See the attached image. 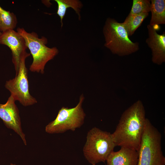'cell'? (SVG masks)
Returning a JSON list of instances; mask_svg holds the SVG:
<instances>
[{
  "label": "cell",
  "instance_id": "cell-1",
  "mask_svg": "<svg viewBox=\"0 0 165 165\" xmlns=\"http://www.w3.org/2000/svg\"><path fill=\"white\" fill-rule=\"evenodd\" d=\"M146 119L143 104L138 100L123 113L112 134L115 146L128 147L138 152Z\"/></svg>",
  "mask_w": 165,
  "mask_h": 165
},
{
  "label": "cell",
  "instance_id": "cell-2",
  "mask_svg": "<svg viewBox=\"0 0 165 165\" xmlns=\"http://www.w3.org/2000/svg\"><path fill=\"white\" fill-rule=\"evenodd\" d=\"M104 46L112 53L120 56L128 55L137 51L139 44L129 38L123 24L111 18L107 19L103 29Z\"/></svg>",
  "mask_w": 165,
  "mask_h": 165
},
{
  "label": "cell",
  "instance_id": "cell-3",
  "mask_svg": "<svg viewBox=\"0 0 165 165\" xmlns=\"http://www.w3.org/2000/svg\"><path fill=\"white\" fill-rule=\"evenodd\" d=\"M161 138V133L146 118L138 151L137 165H165Z\"/></svg>",
  "mask_w": 165,
  "mask_h": 165
},
{
  "label": "cell",
  "instance_id": "cell-4",
  "mask_svg": "<svg viewBox=\"0 0 165 165\" xmlns=\"http://www.w3.org/2000/svg\"><path fill=\"white\" fill-rule=\"evenodd\" d=\"M17 31L24 38L32 57L33 61L29 70L43 74L46 64L58 54V49L56 47H47V39L44 36L39 38L35 32H28L23 28H20L17 29Z\"/></svg>",
  "mask_w": 165,
  "mask_h": 165
},
{
  "label": "cell",
  "instance_id": "cell-5",
  "mask_svg": "<svg viewBox=\"0 0 165 165\" xmlns=\"http://www.w3.org/2000/svg\"><path fill=\"white\" fill-rule=\"evenodd\" d=\"M115 145L112 134L96 127L88 132L83 151L86 159L92 165L104 162Z\"/></svg>",
  "mask_w": 165,
  "mask_h": 165
},
{
  "label": "cell",
  "instance_id": "cell-6",
  "mask_svg": "<svg viewBox=\"0 0 165 165\" xmlns=\"http://www.w3.org/2000/svg\"><path fill=\"white\" fill-rule=\"evenodd\" d=\"M84 97L82 95L75 107L68 108L62 107L53 121L46 126L45 131L49 134L63 133L70 130L75 131L84 123L85 114L82 107Z\"/></svg>",
  "mask_w": 165,
  "mask_h": 165
},
{
  "label": "cell",
  "instance_id": "cell-7",
  "mask_svg": "<svg viewBox=\"0 0 165 165\" xmlns=\"http://www.w3.org/2000/svg\"><path fill=\"white\" fill-rule=\"evenodd\" d=\"M30 53L27 52L21 59L18 73L12 79L7 81L5 87L10 93L14 100L24 106L32 105L37 103L36 99L29 93L28 70L25 65L26 58Z\"/></svg>",
  "mask_w": 165,
  "mask_h": 165
},
{
  "label": "cell",
  "instance_id": "cell-8",
  "mask_svg": "<svg viewBox=\"0 0 165 165\" xmlns=\"http://www.w3.org/2000/svg\"><path fill=\"white\" fill-rule=\"evenodd\" d=\"M0 44L7 46L11 50L12 61L16 75L17 74L21 59L28 48L25 39L17 31L10 30L2 32L0 36Z\"/></svg>",
  "mask_w": 165,
  "mask_h": 165
},
{
  "label": "cell",
  "instance_id": "cell-9",
  "mask_svg": "<svg viewBox=\"0 0 165 165\" xmlns=\"http://www.w3.org/2000/svg\"><path fill=\"white\" fill-rule=\"evenodd\" d=\"M15 100L11 95L4 104H0V118L8 128L18 134L26 145L25 135L22 130L19 110Z\"/></svg>",
  "mask_w": 165,
  "mask_h": 165
},
{
  "label": "cell",
  "instance_id": "cell-10",
  "mask_svg": "<svg viewBox=\"0 0 165 165\" xmlns=\"http://www.w3.org/2000/svg\"><path fill=\"white\" fill-rule=\"evenodd\" d=\"M148 37L146 42L152 51V60L158 65L165 62V32L158 34L154 26H147Z\"/></svg>",
  "mask_w": 165,
  "mask_h": 165
},
{
  "label": "cell",
  "instance_id": "cell-11",
  "mask_svg": "<svg viewBox=\"0 0 165 165\" xmlns=\"http://www.w3.org/2000/svg\"><path fill=\"white\" fill-rule=\"evenodd\" d=\"M138 152L125 147H121L117 152L112 151L106 160L107 165H137Z\"/></svg>",
  "mask_w": 165,
  "mask_h": 165
},
{
  "label": "cell",
  "instance_id": "cell-12",
  "mask_svg": "<svg viewBox=\"0 0 165 165\" xmlns=\"http://www.w3.org/2000/svg\"><path fill=\"white\" fill-rule=\"evenodd\" d=\"M150 12L151 17L149 25H156L165 24V0H152L150 1Z\"/></svg>",
  "mask_w": 165,
  "mask_h": 165
},
{
  "label": "cell",
  "instance_id": "cell-13",
  "mask_svg": "<svg viewBox=\"0 0 165 165\" xmlns=\"http://www.w3.org/2000/svg\"><path fill=\"white\" fill-rule=\"evenodd\" d=\"M58 5L56 13L60 17L61 19V27L63 25V20L65 15L67 9L71 8L78 14L79 19L81 18L80 12L82 7L81 1L78 0H55Z\"/></svg>",
  "mask_w": 165,
  "mask_h": 165
},
{
  "label": "cell",
  "instance_id": "cell-14",
  "mask_svg": "<svg viewBox=\"0 0 165 165\" xmlns=\"http://www.w3.org/2000/svg\"><path fill=\"white\" fill-rule=\"evenodd\" d=\"M17 23V19L15 14L4 10L0 6V31L3 32L14 30Z\"/></svg>",
  "mask_w": 165,
  "mask_h": 165
},
{
  "label": "cell",
  "instance_id": "cell-15",
  "mask_svg": "<svg viewBox=\"0 0 165 165\" xmlns=\"http://www.w3.org/2000/svg\"><path fill=\"white\" fill-rule=\"evenodd\" d=\"M148 15V13L136 15L129 14L124 21L122 23L129 36L134 34Z\"/></svg>",
  "mask_w": 165,
  "mask_h": 165
},
{
  "label": "cell",
  "instance_id": "cell-16",
  "mask_svg": "<svg viewBox=\"0 0 165 165\" xmlns=\"http://www.w3.org/2000/svg\"><path fill=\"white\" fill-rule=\"evenodd\" d=\"M151 4L149 0H133L130 15L148 13L150 12Z\"/></svg>",
  "mask_w": 165,
  "mask_h": 165
},
{
  "label": "cell",
  "instance_id": "cell-17",
  "mask_svg": "<svg viewBox=\"0 0 165 165\" xmlns=\"http://www.w3.org/2000/svg\"><path fill=\"white\" fill-rule=\"evenodd\" d=\"M2 32L0 31V36L1 35Z\"/></svg>",
  "mask_w": 165,
  "mask_h": 165
}]
</instances>
